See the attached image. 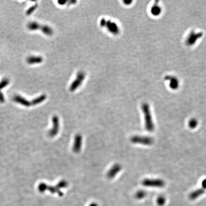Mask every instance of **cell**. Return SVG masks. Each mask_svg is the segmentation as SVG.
<instances>
[{"instance_id":"obj_1","label":"cell","mask_w":206,"mask_h":206,"mask_svg":"<svg viewBox=\"0 0 206 206\" xmlns=\"http://www.w3.org/2000/svg\"><path fill=\"white\" fill-rule=\"evenodd\" d=\"M142 109L144 116L145 128L148 132H153L155 126L151 116L149 105L147 103L143 104L142 106Z\"/></svg>"},{"instance_id":"obj_2","label":"cell","mask_w":206,"mask_h":206,"mask_svg":"<svg viewBox=\"0 0 206 206\" xmlns=\"http://www.w3.org/2000/svg\"><path fill=\"white\" fill-rule=\"evenodd\" d=\"M142 184L144 186L151 188H161L165 186V183L161 179H146L143 180Z\"/></svg>"},{"instance_id":"obj_3","label":"cell","mask_w":206,"mask_h":206,"mask_svg":"<svg viewBox=\"0 0 206 206\" xmlns=\"http://www.w3.org/2000/svg\"><path fill=\"white\" fill-rule=\"evenodd\" d=\"M131 142L134 144H139L146 146H150L153 143V139L149 136H135L131 139Z\"/></svg>"},{"instance_id":"obj_4","label":"cell","mask_w":206,"mask_h":206,"mask_svg":"<svg viewBox=\"0 0 206 206\" xmlns=\"http://www.w3.org/2000/svg\"><path fill=\"white\" fill-rule=\"evenodd\" d=\"M203 36V33L201 32L196 33L192 31L190 32L189 35L186 37V43L188 46L193 45L196 43V41Z\"/></svg>"},{"instance_id":"obj_5","label":"cell","mask_w":206,"mask_h":206,"mask_svg":"<svg viewBox=\"0 0 206 206\" xmlns=\"http://www.w3.org/2000/svg\"><path fill=\"white\" fill-rule=\"evenodd\" d=\"M85 77V74L83 73V72H79L78 73L77 78L72 83L70 87V90L73 91L76 90L78 87H79L80 85L83 81Z\"/></svg>"},{"instance_id":"obj_6","label":"cell","mask_w":206,"mask_h":206,"mask_svg":"<svg viewBox=\"0 0 206 206\" xmlns=\"http://www.w3.org/2000/svg\"><path fill=\"white\" fill-rule=\"evenodd\" d=\"M52 122L53 124V128L49 131V135L50 136H56L58 132L59 129V123L58 117L57 116H54L52 119Z\"/></svg>"},{"instance_id":"obj_7","label":"cell","mask_w":206,"mask_h":206,"mask_svg":"<svg viewBox=\"0 0 206 206\" xmlns=\"http://www.w3.org/2000/svg\"><path fill=\"white\" fill-rule=\"evenodd\" d=\"M165 80L170 82V87L173 90H176L180 86V82L176 77L167 76L165 77Z\"/></svg>"},{"instance_id":"obj_8","label":"cell","mask_w":206,"mask_h":206,"mask_svg":"<svg viewBox=\"0 0 206 206\" xmlns=\"http://www.w3.org/2000/svg\"><path fill=\"white\" fill-rule=\"evenodd\" d=\"M105 26H106L108 30L113 34H117L119 32V27L117 26L116 23L114 22H112L110 21H107L106 23Z\"/></svg>"},{"instance_id":"obj_9","label":"cell","mask_w":206,"mask_h":206,"mask_svg":"<svg viewBox=\"0 0 206 206\" xmlns=\"http://www.w3.org/2000/svg\"><path fill=\"white\" fill-rule=\"evenodd\" d=\"M82 143V137L80 135H77L75 136L73 144V151L76 153H78L81 150Z\"/></svg>"},{"instance_id":"obj_10","label":"cell","mask_w":206,"mask_h":206,"mask_svg":"<svg viewBox=\"0 0 206 206\" xmlns=\"http://www.w3.org/2000/svg\"><path fill=\"white\" fill-rule=\"evenodd\" d=\"M121 170V166L119 164H116L114 165L109 170L107 174V177L109 179H112L116 176L117 173L119 172Z\"/></svg>"},{"instance_id":"obj_11","label":"cell","mask_w":206,"mask_h":206,"mask_svg":"<svg viewBox=\"0 0 206 206\" xmlns=\"http://www.w3.org/2000/svg\"><path fill=\"white\" fill-rule=\"evenodd\" d=\"M205 192V190L203 189H199L193 191L190 194L189 198L190 200H195L202 195Z\"/></svg>"},{"instance_id":"obj_12","label":"cell","mask_w":206,"mask_h":206,"mask_svg":"<svg viewBox=\"0 0 206 206\" xmlns=\"http://www.w3.org/2000/svg\"><path fill=\"white\" fill-rule=\"evenodd\" d=\"M158 2H156V3H154L152 6L151 7L150 12L154 16H158L161 13V8L158 5Z\"/></svg>"},{"instance_id":"obj_13","label":"cell","mask_w":206,"mask_h":206,"mask_svg":"<svg viewBox=\"0 0 206 206\" xmlns=\"http://www.w3.org/2000/svg\"><path fill=\"white\" fill-rule=\"evenodd\" d=\"M43 61V58L40 57H30L27 59V62L29 64L39 63Z\"/></svg>"},{"instance_id":"obj_14","label":"cell","mask_w":206,"mask_h":206,"mask_svg":"<svg viewBox=\"0 0 206 206\" xmlns=\"http://www.w3.org/2000/svg\"><path fill=\"white\" fill-rule=\"evenodd\" d=\"M14 99L17 102L20 103V104L25 106H29L31 105V103L25 99L24 98L20 96H16L14 97Z\"/></svg>"},{"instance_id":"obj_15","label":"cell","mask_w":206,"mask_h":206,"mask_svg":"<svg viewBox=\"0 0 206 206\" xmlns=\"http://www.w3.org/2000/svg\"><path fill=\"white\" fill-rule=\"evenodd\" d=\"M40 29L42 30V31L43 32V33L48 35H52L53 33V30L52 28L47 25H43V26H41Z\"/></svg>"},{"instance_id":"obj_16","label":"cell","mask_w":206,"mask_h":206,"mask_svg":"<svg viewBox=\"0 0 206 206\" xmlns=\"http://www.w3.org/2000/svg\"><path fill=\"white\" fill-rule=\"evenodd\" d=\"M41 26V25L36 22H31L28 24V28L32 31L40 29Z\"/></svg>"},{"instance_id":"obj_17","label":"cell","mask_w":206,"mask_h":206,"mask_svg":"<svg viewBox=\"0 0 206 206\" xmlns=\"http://www.w3.org/2000/svg\"><path fill=\"white\" fill-rule=\"evenodd\" d=\"M146 193L143 190H140L136 192L135 194V197L137 200H141L146 196Z\"/></svg>"},{"instance_id":"obj_18","label":"cell","mask_w":206,"mask_h":206,"mask_svg":"<svg viewBox=\"0 0 206 206\" xmlns=\"http://www.w3.org/2000/svg\"><path fill=\"white\" fill-rule=\"evenodd\" d=\"M198 124V121L196 118H192L189 122V126L191 129H194L196 127Z\"/></svg>"},{"instance_id":"obj_19","label":"cell","mask_w":206,"mask_h":206,"mask_svg":"<svg viewBox=\"0 0 206 206\" xmlns=\"http://www.w3.org/2000/svg\"><path fill=\"white\" fill-rule=\"evenodd\" d=\"M156 202L158 206H163L166 203V198L163 196H160L157 198Z\"/></svg>"},{"instance_id":"obj_20","label":"cell","mask_w":206,"mask_h":206,"mask_svg":"<svg viewBox=\"0 0 206 206\" xmlns=\"http://www.w3.org/2000/svg\"><path fill=\"white\" fill-rule=\"evenodd\" d=\"M45 98H46L45 96H44V95L41 96H40L39 97H37V98L35 99L34 100H33V102H32V103H33V105H36L37 104H39V103L43 102V101L45 100Z\"/></svg>"},{"instance_id":"obj_21","label":"cell","mask_w":206,"mask_h":206,"mask_svg":"<svg viewBox=\"0 0 206 206\" xmlns=\"http://www.w3.org/2000/svg\"><path fill=\"white\" fill-rule=\"evenodd\" d=\"M67 186H68V183L66 181L62 180L57 184L56 186L58 189L60 190V189H63V188H67Z\"/></svg>"},{"instance_id":"obj_22","label":"cell","mask_w":206,"mask_h":206,"mask_svg":"<svg viewBox=\"0 0 206 206\" xmlns=\"http://www.w3.org/2000/svg\"><path fill=\"white\" fill-rule=\"evenodd\" d=\"M9 83V80L7 79H4L1 81L0 83V90L3 89L5 87H6L7 86Z\"/></svg>"},{"instance_id":"obj_23","label":"cell","mask_w":206,"mask_h":206,"mask_svg":"<svg viewBox=\"0 0 206 206\" xmlns=\"http://www.w3.org/2000/svg\"><path fill=\"white\" fill-rule=\"evenodd\" d=\"M37 7V5L35 4L34 5H33L32 7H31L29 9H28V10L27 11L26 14L27 15H29L33 13L34 11H35V9H36Z\"/></svg>"},{"instance_id":"obj_24","label":"cell","mask_w":206,"mask_h":206,"mask_svg":"<svg viewBox=\"0 0 206 206\" xmlns=\"http://www.w3.org/2000/svg\"><path fill=\"white\" fill-rule=\"evenodd\" d=\"M47 185L45 184H41L39 186V190L41 192H43L45 190H46L47 189Z\"/></svg>"},{"instance_id":"obj_25","label":"cell","mask_w":206,"mask_h":206,"mask_svg":"<svg viewBox=\"0 0 206 206\" xmlns=\"http://www.w3.org/2000/svg\"><path fill=\"white\" fill-rule=\"evenodd\" d=\"M201 185H202V189L205 190H206V179L203 180L202 182Z\"/></svg>"},{"instance_id":"obj_26","label":"cell","mask_w":206,"mask_h":206,"mask_svg":"<svg viewBox=\"0 0 206 206\" xmlns=\"http://www.w3.org/2000/svg\"><path fill=\"white\" fill-rule=\"evenodd\" d=\"M0 100L1 101H3L4 100V97H3V95L2 93L0 92Z\"/></svg>"},{"instance_id":"obj_27","label":"cell","mask_w":206,"mask_h":206,"mask_svg":"<svg viewBox=\"0 0 206 206\" xmlns=\"http://www.w3.org/2000/svg\"><path fill=\"white\" fill-rule=\"evenodd\" d=\"M132 1H124V3H125L126 4H127V3H128V4H130V3H132Z\"/></svg>"},{"instance_id":"obj_28","label":"cell","mask_w":206,"mask_h":206,"mask_svg":"<svg viewBox=\"0 0 206 206\" xmlns=\"http://www.w3.org/2000/svg\"><path fill=\"white\" fill-rule=\"evenodd\" d=\"M89 206H98V205L96 203H91Z\"/></svg>"}]
</instances>
